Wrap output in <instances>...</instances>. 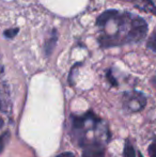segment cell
<instances>
[{"instance_id":"obj_11","label":"cell","mask_w":156,"mask_h":157,"mask_svg":"<svg viewBox=\"0 0 156 157\" xmlns=\"http://www.w3.org/2000/svg\"><path fill=\"white\" fill-rule=\"evenodd\" d=\"M106 76H107V79H108L109 82H110L112 86H116V87H117V86H118V82H117V80H116L115 77H113L112 75H111V71H110V70L107 71Z\"/></svg>"},{"instance_id":"obj_2","label":"cell","mask_w":156,"mask_h":157,"mask_svg":"<svg viewBox=\"0 0 156 157\" xmlns=\"http://www.w3.org/2000/svg\"><path fill=\"white\" fill-rule=\"evenodd\" d=\"M80 147H82L81 157H105V144L98 140H85Z\"/></svg>"},{"instance_id":"obj_1","label":"cell","mask_w":156,"mask_h":157,"mask_svg":"<svg viewBox=\"0 0 156 157\" xmlns=\"http://www.w3.org/2000/svg\"><path fill=\"white\" fill-rule=\"evenodd\" d=\"M148 34V24L139 16L129 15L128 28H127L125 42L126 43H139Z\"/></svg>"},{"instance_id":"obj_8","label":"cell","mask_w":156,"mask_h":157,"mask_svg":"<svg viewBox=\"0 0 156 157\" xmlns=\"http://www.w3.org/2000/svg\"><path fill=\"white\" fill-rule=\"evenodd\" d=\"M9 140H10V132H4L2 135H0V154L3 152L6 145L8 144Z\"/></svg>"},{"instance_id":"obj_12","label":"cell","mask_w":156,"mask_h":157,"mask_svg":"<svg viewBox=\"0 0 156 157\" xmlns=\"http://www.w3.org/2000/svg\"><path fill=\"white\" fill-rule=\"evenodd\" d=\"M149 154H150V157H156V141L149 147Z\"/></svg>"},{"instance_id":"obj_9","label":"cell","mask_w":156,"mask_h":157,"mask_svg":"<svg viewBox=\"0 0 156 157\" xmlns=\"http://www.w3.org/2000/svg\"><path fill=\"white\" fill-rule=\"evenodd\" d=\"M146 46H148L149 49L153 50V52H156V30L152 33V35L150 36Z\"/></svg>"},{"instance_id":"obj_13","label":"cell","mask_w":156,"mask_h":157,"mask_svg":"<svg viewBox=\"0 0 156 157\" xmlns=\"http://www.w3.org/2000/svg\"><path fill=\"white\" fill-rule=\"evenodd\" d=\"M56 157H75V155L73 153H71V152H64V153H61L59 155H57Z\"/></svg>"},{"instance_id":"obj_4","label":"cell","mask_w":156,"mask_h":157,"mask_svg":"<svg viewBox=\"0 0 156 157\" xmlns=\"http://www.w3.org/2000/svg\"><path fill=\"white\" fill-rule=\"evenodd\" d=\"M119 15V12L117 10H113V9H110V10H107L105 12H103L100 16L96 18V25L98 27H103L106 24H108L110 21H113Z\"/></svg>"},{"instance_id":"obj_5","label":"cell","mask_w":156,"mask_h":157,"mask_svg":"<svg viewBox=\"0 0 156 157\" xmlns=\"http://www.w3.org/2000/svg\"><path fill=\"white\" fill-rule=\"evenodd\" d=\"M135 3V6L142 11L150 12L153 15H156V6L152 0H127Z\"/></svg>"},{"instance_id":"obj_7","label":"cell","mask_w":156,"mask_h":157,"mask_svg":"<svg viewBox=\"0 0 156 157\" xmlns=\"http://www.w3.org/2000/svg\"><path fill=\"white\" fill-rule=\"evenodd\" d=\"M124 155L125 157H136L135 149H134L133 144H131V142L129 140H126V142H125Z\"/></svg>"},{"instance_id":"obj_10","label":"cell","mask_w":156,"mask_h":157,"mask_svg":"<svg viewBox=\"0 0 156 157\" xmlns=\"http://www.w3.org/2000/svg\"><path fill=\"white\" fill-rule=\"evenodd\" d=\"M17 33H18V29H17V28H13V29H9V30H6V31H4V35H6V37H9V39H12Z\"/></svg>"},{"instance_id":"obj_15","label":"cell","mask_w":156,"mask_h":157,"mask_svg":"<svg viewBox=\"0 0 156 157\" xmlns=\"http://www.w3.org/2000/svg\"><path fill=\"white\" fill-rule=\"evenodd\" d=\"M0 110H3V105H2V99L0 97Z\"/></svg>"},{"instance_id":"obj_3","label":"cell","mask_w":156,"mask_h":157,"mask_svg":"<svg viewBox=\"0 0 156 157\" xmlns=\"http://www.w3.org/2000/svg\"><path fill=\"white\" fill-rule=\"evenodd\" d=\"M124 99L126 105L131 106L133 103H137L138 106H139L140 109H143V107L146 104V98L142 93L140 92H129V93H125L124 94Z\"/></svg>"},{"instance_id":"obj_14","label":"cell","mask_w":156,"mask_h":157,"mask_svg":"<svg viewBox=\"0 0 156 157\" xmlns=\"http://www.w3.org/2000/svg\"><path fill=\"white\" fill-rule=\"evenodd\" d=\"M3 124H4V121H3V119H2L1 117H0V128H1L2 126H3Z\"/></svg>"},{"instance_id":"obj_6","label":"cell","mask_w":156,"mask_h":157,"mask_svg":"<svg viewBox=\"0 0 156 157\" xmlns=\"http://www.w3.org/2000/svg\"><path fill=\"white\" fill-rule=\"evenodd\" d=\"M57 41H58V31L56 29H52L49 37L46 40L45 46H44V52H45V55L47 57H49L51 55L54 48L56 47Z\"/></svg>"}]
</instances>
